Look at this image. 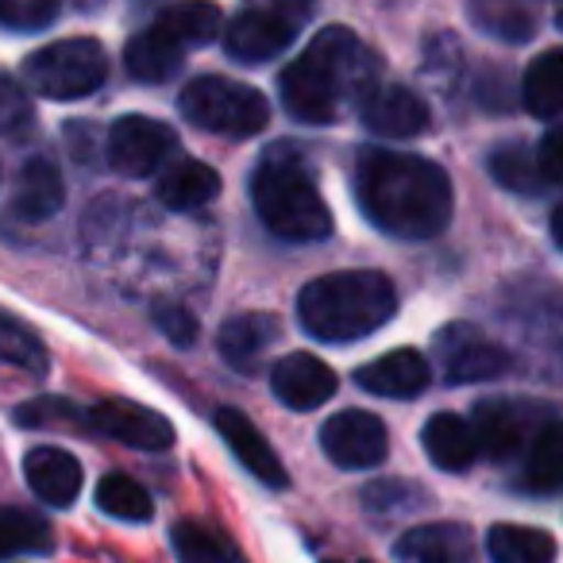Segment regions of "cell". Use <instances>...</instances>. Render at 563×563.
Segmentation results:
<instances>
[{"label": "cell", "mask_w": 563, "mask_h": 563, "mask_svg": "<svg viewBox=\"0 0 563 563\" xmlns=\"http://www.w3.org/2000/svg\"><path fill=\"white\" fill-rule=\"evenodd\" d=\"M16 424H24V429H51V424H78V429H86V409H78L66 398H35L16 409Z\"/></svg>", "instance_id": "8d00e7d4"}, {"label": "cell", "mask_w": 563, "mask_h": 563, "mask_svg": "<svg viewBox=\"0 0 563 563\" xmlns=\"http://www.w3.org/2000/svg\"><path fill=\"white\" fill-rule=\"evenodd\" d=\"M321 0H243V9L224 24V51L235 63H271L294 47L313 24Z\"/></svg>", "instance_id": "5b68a950"}, {"label": "cell", "mask_w": 563, "mask_h": 563, "mask_svg": "<svg viewBox=\"0 0 563 563\" xmlns=\"http://www.w3.org/2000/svg\"><path fill=\"white\" fill-rule=\"evenodd\" d=\"M355 201L394 240H432L452 220V178L432 158L363 147L355 158Z\"/></svg>", "instance_id": "6da1fadb"}, {"label": "cell", "mask_w": 563, "mask_h": 563, "mask_svg": "<svg viewBox=\"0 0 563 563\" xmlns=\"http://www.w3.org/2000/svg\"><path fill=\"white\" fill-rule=\"evenodd\" d=\"M158 35L174 43V47H209L220 32H224V12L212 4V0H178L170 9L158 12L155 24Z\"/></svg>", "instance_id": "7402d4cb"}, {"label": "cell", "mask_w": 563, "mask_h": 563, "mask_svg": "<svg viewBox=\"0 0 563 563\" xmlns=\"http://www.w3.org/2000/svg\"><path fill=\"white\" fill-rule=\"evenodd\" d=\"M212 424H217V432L224 437V444L232 448V455L243 463L247 475H255L258 483L271 486V490H286V486H290V475H286V467H282L278 452L266 444V437L255 429L251 417H243L240 409L224 406V409H217Z\"/></svg>", "instance_id": "5bb4252c"}, {"label": "cell", "mask_w": 563, "mask_h": 563, "mask_svg": "<svg viewBox=\"0 0 563 563\" xmlns=\"http://www.w3.org/2000/svg\"><path fill=\"white\" fill-rule=\"evenodd\" d=\"M355 383L367 394H378V398L409 401V398H417V394H424V386L432 383V367L421 352L398 347V352L378 355L375 363L355 371Z\"/></svg>", "instance_id": "2e32d148"}, {"label": "cell", "mask_w": 563, "mask_h": 563, "mask_svg": "<svg viewBox=\"0 0 563 563\" xmlns=\"http://www.w3.org/2000/svg\"><path fill=\"white\" fill-rule=\"evenodd\" d=\"M525 471L521 486L532 494H555L563 483V448H560V417L544 424V429L532 437V444L525 448Z\"/></svg>", "instance_id": "4316f807"}, {"label": "cell", "mask_w": 563, "mask_h": 563, "mask_svg": "<svg viewBox=\"0 0 563 563\" xmlns=\"http://www.w3.org/2000/svg\"><path fill=\"white\" fill-rule=\"evenodd\" d=\"M24 78L47 101H81L109 78V55L97 40H58L27 55Z\"/></svg>", "instance_id": "52a82bcc"}, {"label": "cell", "mask_w": 563, "mask_h": 563, "mask_svg": "<svg viewBox=\"0 0 563 563\" xmlns=\"http://www.w3.org/2000/svg\"><path fill=\"white\" fill-rule=\"evenodd\" d=\"M555 417L552 406L529 398H486L475 406L471 432H475L478 455L494 463H509L532 444L540 429Z\"/></svg>", "instance_id": "ba28073f"}, {"label": "cell", "mask_w": 563, "mask_h": 563, "mask_svg": "<svg viewBox=\"0 0 563 563\" xmlns=\"http://www.w3.org/2000/svg\"><path fill=\"white\" fill-rule=\"evenodd\" d=\"M181 55L186 51L174 47L166 35H158L155 27L140 32L124 51V66H128V78L143 81V86H158V81H170L181 66Z\"/></svg>", "instance_id": "cb8c5ba5"}, {"label": "cell", "mask_w": 563, "mask_h": 563, "mask_svg": "<svg viewBox=\"0 0 563 563\" xmlns=\"http://www.w3.org/2000/svg\"><path fill=\"white\" fill-rule=\"evenodd\" d=\"M178 109L194 128L228 140H251L271 120L266 97L232 78H194L181 89Z\"/></svg>", "instance_id": "8992f818"}, {"label": "cell", "mask_w": 563, "mask_h": 563, "mask_svg": "<svg viewBox=\"0 0 563 563\" xmlns=\"http://www.w3.org/2000/svg\"><path fill=\"white\" fill-rule=\"evenodd\" d=\"M32 124H35L32 97L24 93V86L16 78L0 74V135L20 140V135L32 132Z\"/></svg>", "instance_id": "e575fe53"}, {"label": "cell", "mask_w": 563, "mask_h": 563, "mask_svg": "<svg viewBox=\"0 0 563 563\" xmlns=\"http://www.w3.org/2000/svg\"><path fill=\"white\" fill-rule=\"evenodd\" d=\"M360 117L378 140H417L432 124L424 97H417L409 86H375V93L360 104Z\"/></svg>", "instance_id": "4fadbf2b"}, {"label": "cell", "mask_w": 563, "mask_h": 563, "mask_svg": "<svg viewBox=\"0 0 563 563\" xmlns=\"http://www.w3.org/2000/svg\"><path fill=\"white\" fill-rule=\"evenodd\" d=\"M170 544L181 563H247L235 540L209 521H178L170 529Z\"/></svg>", "instance_id": "d4e9b609"}, {"label": "cell", "mask_w": 563, "mask_h": 563, "mask_svg": "<svg viewBox=\"0 0 563 563\" xmlns=\"http://www.w3.org/2000/svg\"><path fill=\"white\" fill-rule=\"evenodd\" d=\"M220 194V174L212 166L197 163V158H170L158 170L155 197L174 212H194L205 209L209 201H217Z\"/></svg>", "instance_id": "ffe728a7"}, {"label": "cell", "mask_w": 563, "mask_h": 563, "mask_svg": "<svg viewBox=\"0 0 563 563\" xmlns=\"http://www.w3.org/2000/svg\"><path fill=\"white\" fill-rule=\"evenodd\" d=\"M486 552L494 563H552L555 537L529 525H494L486 537Z\"/></svg>", "instance_id": "83f0119b"}, {"label": "cell", "mask_w": 563, "mask_h": 563, "mask_svg": "<svg viewBox=\"0 0 563 563\" xmlns=\"http://www.w3.org/2000/svg\"><path fill=\"white\" fill-rule=\"evenodd\" d=\"M321 448L336 467L367 471L386 460L390 437H386V424L375 413H367V409H344V413L324 421Z\"/></svg>", "instance_id": "8fae6325"}, {"label": "cell", "mask_w": 563, "mask_h": 563, "mask_svg": "<svg viewBox=\"0 0 563 563\" xmlns=\"http://www.w3.org/2000/svg\"><path fill=\"white\" fill-rule=\"evenodd\" d=\"M324 563H336V560H324Z\"/></svg>", "instance_id": "60d3db41"}, {"label": "cell", "mask_w": 563, "mask_h": 563, "mask_svg": "<svg viewBox=\"0 0 563 563\" xmlns=\"http://www.w3.org/2000/svg\"><path fill=\"white\" fill-rule=\"evenodd\" d=\"M378 70V55L352 27H324L282 70V104L301 124H336L375 93Z\"/></svg>", "instance_id": "7a4b0ae2"}, {"label": "cell", "mask_w": 563, "mask_h": 563, "mask_svg": "<svg viewBox=\"0 0 563 563\" xmlns=\"http://www.w3.org/2000/svg\"><path fill=\"white\" fill-rule=\"evenodd\" d=\"M398 313L394 282L378 271H336L298 294V321L321 344H352Z\"/></svg>", "instance_id": "3957f363"}, {"label": "cell", "mask_w": 563, "mask_h": 563, "mask_svg": "<svg viewBox=\"0 0 563 563\" xmlns=\"http://www.w3.org/2000/svg\"><path fill=\"white\" fill-rule=\"evenodd\" d=\"M421 444H424V455H429L440 471H452V475L467 471L471 463L478 460L475 432H471V424L455 413L429 417L421 429Z\"/></svg>", "instance_id": "603a6c76"}, {"label": "cell", "mask_w": 563, "mask_h": 563, "mask_svg": "<svg viewBox=\"0 0 563 563\" xmlns=\"http://www.w3.org/2000/svg\"><path fill=\"white\" fill-rule=\"evenodd\" d=\"M521 104L537 120H548V124L560 117V104H563V51L552 47V51H544L540 58H532V66L525 70Z\"/></svg>", "instance_id": "484cf974"}, {"label": "cell", "mask_w": 563, "mask_h": 563, "mask_svg": "<svg viewBox=\"0 0 563 563\" xmlns=\"http://www.w3.org/2000/svg\"><path fill=\"white\" fill-rule=\"evenodd\" d=\"M398 563H475V537L460 521L417 525L394 544Z\"/></svg>", "instance_id": "e0dca14e"}, {"label": "cell", "mask_w": 563, "mask_h": 563, "mask_svg": "<svg viewBox=\"0 0 563 563\" xmlns=\"http://www.w3.org/2000/svg\"><path fill=\"white\" fill-rule=\"evenodd\" d=\"M251 205L274 235L317 243L332 235V212L317 189L313 170L294 147H271L251 174Z\"/></svg>", "instance_id": "277c9868"}, {"label": "cell", "mask_w": 563, "mask_h": 563, "mask_svg": "<svg viewBox=\"0 0 563 563\" xmlns=\"http://www.w3.org/2000/svg\"><path fill=\"white\" fill-rule=\"evenodd\" d=\"M424 506V490L413 483H401V478H386V483H371L363 490V509L367 514H409V509Z\"/></svg>", "instance_id": "836d02e7"}, {"label": "cell", "mask_w": 563, "mask_h": 563, "mask_svg": "<svg viewBox=\"0 0 563 563\" xmlns=\"http://www.w3.org/2000/svg\"><path fill=\"white\" fill-rule=\"evenodd\" d=\"M97 509L117 517V521H151L155 501H151V494L143 490L135 478L104 475L101 483H97Z\"/></svg>", "instance_id": "4dcf8cb0"}, {"label": "cell", "mask_w": 563, "mask_h": 563, "mask_svg": "<svg viewBox=\"0 0 563 563\" xmlns=\"http://www.w3.org/2000/svg\"><path fill=\"white\" fill-rule=\"evenodd\" d=\"M471 12H475L478 27H486L494 40L521 43L537 27V16L517 0H471Z\"/></svg>", "instance_id": "d6a6232c"}, {"label": "cell", "mask_w": 563, "mask_h": 563, "mask_svg": "<svg viewBox=\"0 0 563 563\" xmlns=\"http://www.w3.org/2000/svg\"><path fill=\"white\" fill-rule=\"evenodd\" d=\"M336 375H332L329 363H321L317 355L309 352H290L282 355L278 363L271 367V390L274 398L282 401V406L298 409V413H306V409H317L324 406V401L336 394Z\"/></svg>", "instance_id": "9a60e30c"}, {"label": "cell", "mask_w": 563, "mask_h": 563, "mask_svg": "<svg viewBox=\"0 0 563 563\" xmlns=\"http://www.w3.org/2000/svg\"><path fill=\"white\" fill-rule=\"evenodd\" d=\"M432 352H437L440 375H444L448 386L490 383V378H501L509 371V355L467 321L444 324L432 340Z\"/></svg>", "instance_id": "30bf717a"}, {"label": "cell", "mask_w": 563, "mask_h": 563, "mask_svg": "<svg viewBox=\"0 0 563 563\" xmlns=\"http://www.w3.org/2000/svg\"><path fill=\"white\" fill-rule=\"evenodd\" d=\"M63 0H0V27L9 32H43L58 20Z\"/></svg>", "instance_id": "d590c367"}, {"label": "cell", "mask_w": 563, "mask_h": 563, "mask_svg": "<svg viewBox=\"0 0 563 563\" xmlns=\"http://www.w3.org/2000/svg\"><path fill=\"white\" fill-rule=\"evenodd\" d=\"M51 525L27 509H0V560L20 552H51Z\"/></svg>", "instance_id": "1f68e13d"}, {"label": "cell", "mask_w": 563, "mask_h": 563, "mask_svg": "<svg viewBox=\"0 0 563 563\" xmlns=\"http://www.w3.org/2000/svg\"><path fill=\"white\" fill-rule=\"evenodd\" d=\"M0 360L9 363V367L27 371V375H35V378L47 375V367H51L47 344L12 313H0Z\"/></svg>", "instance_id": "f546056e"}, {"label": "cell", "mask_w": 563, "mask_h": 563, "mask_svg": "<svg viewBox=\"0 0 563 563\" xmlns=\"http://www.w3.org/2000/svg\"><path fill=\"white\" fill-rule=\"evenodd\" d=\"M86 432H101L140 452H166L174 444V424L140 401H97L86 409Z\"/></svg>", "instance_id": "7c38bea8"}, {"label": "cell", "mask_w": 563, "mask_h": 563, "mask_svg": "<svg viewBox=\"0 0 563 563\" xmlns=\"http://www.w3.org/2000/svg\"><path fill=\"white\" fill-rule=\"evenodd\" d=\"M282 336V324L266 313H240L220 329V355L232 371L240 375H255L263 367L266 352L278 344Z\"/></svg>", "instance_id": "d6986e66"}, {"label": "cell", "mask_w": 563, "mask_h": 563, "mask_svg": "<svg viewBox=\"0 0 563 563\" xmlns=\"http://www.w3.org/2000/svg\"><path fill=\"white\" fill-rule=\"evenodd\" d=\"M24 478L40 501L55 509H70L74 498L81 494V463L63 448H32L24 455Z\"/></svg>", "instance_id": "ac0fdd59"}, {"label": "cell", "mask_w": 563, "mask_h": 563, "mask_svg": "<svg viewBox=\"0 0 563 563\" xmlns=\"http://www.w3.org/2000/svg\"><path fill=\"white\" fill-rule=\"evenodd\" d=\"M532 155H537V170H540V178L548 181V189L560 186L563 163H560V132H555V128H548L544 140H540V147L532 151Z\"/></svg>", "instance_id": "f35d334b"}, {"label": "cell", "mask_w": 563, "mask_h": 563, "mask_svg": "<svg viewBox=\"0 0 563 563\" xmlns=\"http://www.w3.org/2000/svg\"><path fill=\"white\" fill-rule=\"evenodd\" d=\"M178 151V132L155 117H120L104 135V158L120 178H151Z\"/></svg>", "instance_id": "9c48e42d"}, {"label": "cell", "mask_w": 563, "mask_h": 563, "mask_svg": "<svg viewBox=\"0 0 563 563\" xmlns=\"http://www.w3.org/2000/svg\"><path fill=\"white\" fill-rule=\"evenodd\" d=\"M66 201V181L63 170H58L51 158L35 155L24 163L16 178V197H12V217L27 220V224H40V220H51Z\"/></svg>", "instance_id": "44dd1931"}, {"label": "cell", "mask_w": 563, "mask_h": 563, "mask_svg": "<svg viewBox=\"0 0 563 563\" xmlns=\"http://www.w3.org/2000/svg\"><path fill=\"white\" fill-rule=\"evenodd\" d=\"M151 321H155V329L163 332L174 347H194L197 332H201L194 321V313H186V309L174 306V301H158L155 313H151Z\"/></svg>", "instance_id": "74e56055"}, {"label": "cell", "mask_w": 563, "mask_h": 563, "mask_svg": "<svg viewBox=\"0 0 563 563\" xmlns=\"http://www.w3.org/2000/svg\"><path fill=\"white\" fill-rule=\"evenodd\" d=\"M486 170H490V178L498 186L514 189L521 197H537L548 189V181L537 170V155H532L529 143H501V147H494L490 158H486Z\"/></svg>", "instance_id": "f1b7e54d"}, {"label": "cell", "mask_w": 563, "mask_h": 563, "mask_svg": "<svg viewBox=\"0 0 563 563\" xmlns=\"http://www.w3.org/2000/svg\"><path fill=\"white\" fill-rule=\"evenodd\" d=\"M66 4H70L74 12H81V16H97V12H101L109 0H66Z\"/></svg>", "instance_id": "ab89813d"}]
</instances>
